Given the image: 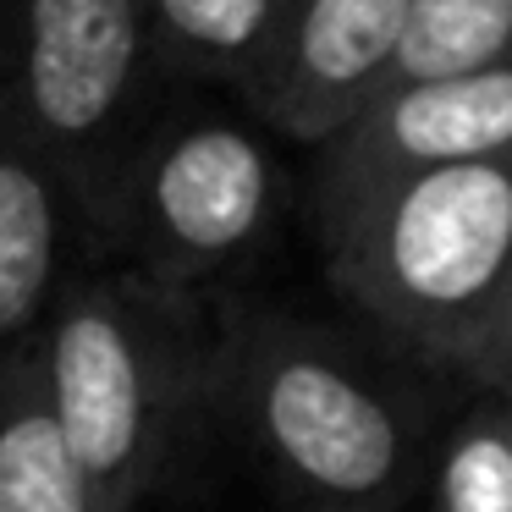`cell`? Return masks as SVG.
I'll return each instance as SVG.
<instances>
[{"instance_id": "obj_1", "label": "cell", "mask_w": 512, "mask_h": 512, "mask_svg": "<svg viewBox=\"0 0 512 512\" xmlns=\"http://www.w3.org/2000/svg\"><path fill=\"white\" fill-rule=\"evenodd\" d=\"M45 397L78 468L133 512L193 452L215 408V331L171 281H83L39 336Z\"/></svg>"}, {"instance_id": "obj_2", "label": "cell", "mask_w": 512, "mask_h": 512, "mask_svg": "<svg viewBox=\"0 0 512 512\" xmlns=\"http://www.w3.org/2000/svg\"><path fill=\"white\" fill-rule=\"evenodd\" d=\"M331 281L397 342L474 369L512 270V160L430 166L320 199Z\"/></svg>"}, {"instance_id": "obj_3", "label": "cell", "mask_w": 512, "mask_h": 512, "mask_svg": "<svg viewBox=\"0 0 512 512\" xmlns=\"http://www.w3.org/2000/svg\"><path fill=\"white\" fill-rule=\"evenodd\" d=\"M232 402L270 463L303 490L375 501L402 468V424L325 342L287 320H237L215 331V402Z\"/></svg>"}, {"instance_id": "obj_4", "label": "cell", "mask_w": 512, "mask_h": 512, "mask_svg": "<svg viewBox=\"0 0 512 512\" xmlns=\"http://www.w3.org/2000/svg\"><path fill=\"white\" fill-rule=\"evenodd\" d=\"M149 23L138 0H23L6 94L83 210L111 221L122 188V127L144 72Z\"/></svg>"}, {"instance_id": "obj_5", "label": "cell", "mask_w": 512, "mask_h": 512, "mask_svg": "<svg viewBox=\"0 0 512 512\" xmlns=\"http://www.w3.org/2000/svg\"><path fill=\"white\" fill-rule=\"evenodd\" d=\"M270 210V155L232 122L177 127L122 182L111 221H133V243L166 276H193L243 254Z\"/></svg>"}, {"instance_id": "obj_6", "label": "cell", "mask_w": 512, "mask_h": 512, "mask_svg": "<svg viewBox=\"0 0 512 512\" xmlns=\"http://www.w3.org/2000/svg\"><path fill=\"white\" fill-rule=\"evenodd\" d=\"M512 160V67L391 89L325 144L320 199L430 166Z\"/></svg>"}, {"instance_id": "obj_7", "label": "cell", "mask_w": 512, "mask_h": 512, "mask_svg": "<svg viewBox=\"0 0 512 512\" xmlns=\"http://www.w3.org/2000/svg\"><path fill=\"white\" fill-rule=\"evenodd\" d=\"M408 0H298L281 28L265 111L303 144H331L386 89Z\"/></svg>"}, {"instance_id": "obj_8", "label": "cell", "mask_w": 512, "mask_h": 512, "mask_svg": "<svg viewBox=\"0 0 512 512\" xmlns=\"http://www.w3.org/2000/svg\"><path fill=\"white\" fill-rule=\"evenodd\" d=\"M67 199L50 160L23 133L0 72V353L39 336L67 254Z\"/></svg>"}, {"instance_id": "obj_9", "label": "cell", "mask_w": 512, "mask_h": 512, "mask_svg": "<svg viewBox=\"0 0 512 512\" xmlns=\"http://www.w3.org/2000/svg\"><path fill=\"white\" fill-rule=\"evenodd\" d=\"M0 512H116L50 413L39 336L0 353Z\"/></svg>"}, {"instance_id": "obj_10", "label": "cell", "mask_w": 512, "mask_h": 512, "mask_svg": "<svg viewBox=\"0 0 512 512\" xmlns=\"http://www.w3.org/2000/svg\"><path fill=\"white\" fill-rule=\"evenodd\" d=\"M138 6L160 45L182 56V67L221 72L254 94L265 89L292 12L287 0H138Z\"/></svg>"}, {"instance_id": "obj_11", "label": "cell", "mask_w": 512, "mask_h": 512, "mask_svg": "<svg viewBox=\"0 0 512 512\" xmlns=\"http://www.w3.org/2000/svg\"><path fill=\"white\" fill-rule=\"evenodd\" d=\"M490 67H512V0H408V23L380 94Z\"/></svg>"}, {"instance_id": "obj_12", "label": "cell", "mask_w": 512, "mask_h": 512, "mask_svg": "<svg viewBox=\"0 0 512 512\" xmlns=\"http://www.w3.org/2000/svg\"><path fill=\"white\" fill-rule=\"evenodd\" d=\"M435 512H512V430L501 408H479L452 435L435 474Z\"/></svg>"}, {"instance_id": "obj_13", "label": "cell", "mask_w": 512, "mask_h": 512, "mask_svg": "<svg viewBox=\"0 0 512 512\" xmlns=\"http://www.w3.org/2000/svg\"><path fill=\"white\" fill-rule=\"evenodd\" d=\"M474 375H485V380L512 391V270H507V287H501L496 320H490V336H485V353H479Z\"/></svg>"}, {"instance_id": "obj_14", "label": "cell", "mask_w": 512, "mask_h": 512, "mask_svg": "<svg viewBox=\"0 0 512 512\" xmlns=\"http://www.w3.org/2000/svg\"><path fill=\"white\" fill-rule=\"evenodd\" d=\"M501 413H507V430H512V402H507V408H501Z\"/></svg>"}, {"instance_id": "obj_15", "label": "cell", "mask_w": 512, "mask_h": 512, "mask_svg": "<svg viewBox=\"0 0 512 512\" xmlns=\"http://www.w3.org/2000/svg\"><path fill=\"white\" fill-rule=\"evenodd\" d=\"M342 512H375V507H342Z\"/></svg>"}]
</instances>
